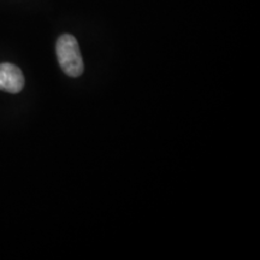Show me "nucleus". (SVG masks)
<instances>
[{
    "label": "nucleus",
    "mask_w": 260,
    "mask_h": 260,
    "mask_svg": "<svg viewBox=\"0 0 260 260\" xmlns=\"http://www.w3.org/2000/svg\"><path fill=\"white\" fill-rule=\"evenodd\" d=\"M56 52L61 70L68 76L79 77L83 74V59L76 38L70 34L61 35L57 41Z\"/></svg>",
    "instance_id": "nucleus-1"
},
{
    "label": "nucleus",
    "mask_w": 260,
    "mask_h": 260,
    "mask_svg": "<svg viewBox=\"0 0 260 260\" xmlns=\"http://www.w3.org/2000/svg\"><path fill=\"white\" fill-rule=\"evenodd\" d=\"M24 87V76L14 64H0V90L6 93H19Z\"/></svg>",
    "instance_id": "nucleus-2"
}]
</instances>
